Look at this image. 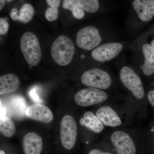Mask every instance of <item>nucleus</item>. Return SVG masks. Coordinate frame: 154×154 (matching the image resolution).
I'll use <instances>...</instances> for the list:
<instances>
[{
	"label": "nucleus",
	"mask_w": 154,
	"mask_h": 154,
	"mask_svg": "<svg viewBox=\"0 0 154 154\" xmlns=\"http://www.w3.org/2000/svg\"><path fill=\"white\" fill-rule=\"evenodd\" d=\"M75 51L73 42L64 35L58 36L51 48V53L53 59L57 63L62 66L70 63L74 55Z\"/></svg>",
	"instance_id": "nucleus-1"
},
{
	"label": "nucleus",
	"mask_w": 154,
	"mask_h": 154,
	"mask_svg": "<svg viewBox=\"0 0 154 154\" xmlns=\"http://www.w3.org/2000/svg\"><path fill=\"white\" fill-rule=\"evenodd\" d=\"M20 48L25 60L31 66L37 65L42 57V51L37 36L31 32H26L20 39Z\"/></svg>",
	"instance_id": "nucleus-2"
},
{
	"label": "nucleus",
	"mask_w": 154,
	"mask_h": 154,
	"mask_svg": "<svg viewBox=\"0 0 154 154\" xmlns=\"http://www.w3.org/2000/svg\"><path fill=\"white\" fill-rule=\"evenodd\" d=\"M110 140L116 154H146V150L139 149L131 137L125 131H114Z\"/></svg>",
	"instance_id": "nucleus-3"
},
{
	"label": "nucleus",
	"mask_w": 154,
	"mask_h": 154,
	"mask_svg": "<svg viewBox=\"0 0 154 154\" xmlns=\"http://www.w3.org/2000/svg\"><path fill=\"white\" fill-rule=\"evenodd\" d=\"M81 82L89 88L105 90L111 86L112 79L106 71L96 68L85 72L81 77Z\"/></svg>",
	"instance_id": "nucleus-4"
},
{
	"label": "nucleus",
	"mask_w": 154,
	"mask_h": 154,
	"mask_svg": "<svg viewBox=\"0 0 154 154\" xmlns=\"http://www.w3.org/2000/svg\"><path fill=\"white\" fill-rule=\"evenodd\" d=\"M120 80L125 87L131 92L137 99H142L145 96L142 82L140 77L133 69L129 66H125L120 70Z\"/></svg>",
	"instance_id": "nucleus-5"
},
{
	"label": "nucleus",
	"mask_w": 154,
	"mask_h": 154,
	"mask_svg": "<svg viewBox=\"0 0 154 154\" xmlns=\"http://www.w3.org/2000/svg\"><path fill=\"white\" fill-rule=\"evenodd\" d=\"M77 126L75 119L72 116H65L60 123V139L65 149L71 150L74 148L76 142Z\"/></svg>",
	"instance_id": "nucleus-6"
},
{
	"label": "nucleus",
	"mask_w": 154,
	"mask_h": 154,
	"mask_svg": "<svg viewBox=\"0 0 154 154\" xmlns=\"http://www.w3.org/2000/svg\"><path fill=\"white\" fill-rule=\"evenodd\" d=\"M108 98L107 93L103 90L93 88L82 89L75 94L74 99L76 104L86 107L100 104Z\"/></svg>",
	"instance_id": "nucleus-7"
},
{
	"label": "nucleus",
	"mask_w": 154,
	"mask_h": 154,
	"mask_svg": "<svg viewBox=\"0 0 154 154\" xmlns=\"http://www.w3.org/2000/svg\"><path fill=\"white\" fill-rule=\"evenodd\" d=\"M102 40L99 30L94 26H87L81 28L76 37L78 47L88 51L98 47Z\"/></svg>",
	"instance_id": "nucleus-8"
},
{
	"label": "nucleus",
	"mask_w": 154,
	"mask_h": 154,
	"mask_svg": "<svg viewBox=\"0 0 154 154\" xmlns=\"http://www.w3.org/2000/svg\"><path fill=\"white\" fill-rule=\"evenodd\" d=\"M123 48V45L120 42L104 43L93 50L91 52V56L97 61H108L116 57L121 52Z\"/></svg>",
	"instance_id": "nucleus-9"
},
{
	"label": "nucleus",
	"mask_w": 154,
	"mask_h": 154,
	"mask_svg": "<svg viewBox=\"0 0 154 154\" xmlns=\"http://www.w3.org/2000/svg\"><path fill=\"white\" fill-rule=\"evenodd\" d=\"M25 115L28 118L43 123H48L53 119V114L47 106L39 103L30 105L25 110Z\"/></svg>",
	"instance_id": "nucleus-10"
},
{
	"label": "nucleus",
	"mask_w": 154,
	"mask_h": 154,
	"mask_svg": "<svg viewBox=\"0 0 154 154\" xmlns=\"http://www.w3.org/2000/svg\"><path fill=\"white\" fill-rule=\"evenodd\" d=\"M22 147L24 154H41L43 150L42 138L36 133H28L23 137Z\"/></svg>",
	"instance_id": "nucleus-11"
},
{
	"label": "nucleus",
	"mask_w": 154,
	"mask_h": 154,
	"mask_svg": "<svg viewBox=\"0 0 154 154\" xmlns=\"http://www.w3.org/2000/svg\"><path fill=\"white\" fill-rule=\"evenodd\" d=\"M96 115L105 126L115 127L122 124L121 119L110 106L105 105L100 107Z\"/></svg>",
	"instance_id": "nucleus-12"
},
{
	"label": "nucleus",
	"mask_w": 154,
	"mask_h": 154,
	"mask_svg": "<svg viewBox=\"0 0 154 154\" xmlns=\"http://www.w3.org/2000/svg\"><path fill=\"white\" fill-rule=\"evenodd\" d=\"M132 6L141 21L149 22L154 16V0H134Z\"/></svg>",
	"instance_id": "nucleus-13"
},
{
	"label": "nucleus",
	"mask_w": 154,
	"mask_h": 154,
	"mask_svg": "<svg viewBox=\"0 0 154 154\" xmlns=\"http://www.w3.org/2000/svg\"><path fill=\"white\" fill-rule=\"evenodd\" d=\"M20 80L17 75L7 74L0 77V95L15 92L20 86Z\"/></svg>",
	"instance_id": "nucleus-14"
},
{
	"label": "nucleus",
	"mask_w": 154,
	"mask_h": 154,
	"mask_svg": "<svg viewBox=\"0 0 154 154\" xmlns=\"http://www.w3.org/2000/svg\"><path fill=\"white\" fill-rule=\"evenodd\" d=\"M80 124L96 133L102 132L104 125L99 118L91 111H87L80 119Z\"/></svg>",
	"instance_id": "nucleus-15"
},
{
	"label": "nucleus",
	"mask_w": 154,
	"mask_h": 154,
	"mask_svg": "<svg viewBox=\"0 0 154 154\" xmlns=\"http://www.w3.org/2000/svg\"><path fill=\"white\" fill-rule=\"evenodd\" d=\"M145 58L142 67L143 72L146 75L150 76L154 73V51L151 45L146 43L142 47Z\"/></svg>",
	"instance_id": "nucleus-16"
},
{
	"label": "nucleus",
	"mask_w": 154,
	"mask_h": 154,
	"mask_svg": "<svg viewBox=\"0 0 154 154\" xmlns=\"http://www.w3.org/2000/svg\"><path fill=\"white\" fill-rule=\"evenodd\" d=\"M0 131L8 137H12L16 133V126L14 122L8 116L0 118Z\"/></svg>",
	"instance_id": "nucleus-17"
},
{
	"label": "nucleus",
	"mask_w": 154,
	"mask_h": 154,
	"mask_svg": "<svg viewBox=\"0 0 154 154\" xmlns=\"http://www.w3.org/2000/svg\"><path fill=\"white\" fill-rule=\"evenodd\" d=\"M63 8L71 11L73 16L75 19H82L85 17V11L78 5L77 0H64Z\"/></svg>",
	"instance_id": "nucleus-18"
},
{
	"label": "nucleus",
	"mask_w": 154,
	"mask_h": 154,
	"mask_svg": "<svg viewBox=\"0 0 154 154\" xmlns=\"http://www.w3.org/2000/svg\"><path fill=\"white\" fill-rule=\"evenodd\" d=\"M19 12V21L24 23L30 22L35 14V10L33 6L29 4L23 5Z\"/></svg>",
	"instance_id": "nucleus-19"
},
{
	"label": "nucleus",
	"mask_w": 154,
	"mask_h": 154,
	"mask_svg": "<svg viewBox=\"0 0 154 154\" xmlns=\"http://www.w3.org/2000/svg\"><path fill=\"white\" fill-rule=\"evenodd\" d=\"M78 5L89 13H95L99 7V2L97 0H77Z\"/></svg>",
	"instance_id": "nucleus-20"
},
{
	"label": "nucleus",
	"mask_w": 154,
	"mask_h": 154,
	"mask_svg": "<svg viewBox=\"0 0 154 154\" xmlns=\"http://www.w3.org/2000/svg\"><path fill=\"white\" fill-rule=\"evenodd\" d=\"M58 10L57 8L50 7L48 8L45 13V17L48 21L53 22L58 17Z\"/></svg>",
	"instance_id": "nucleus-21"
},
{
	"label": "nucleus",
	"mask_w": 154,
	"mask_h": 154,
	"mask_svg": "<svg viewBox=\"0 0 154 154\" xmlns=\"http://www.w3.org/2000/svg\"><path fill=\"white\" fill-rule=\"evenodd\" d=\"M151 140L146 148V151L149 154H154V123L152 125L151 130Z\"/></svg>",
	"instance_id": "nucleus-22"
},
{
	"label": "nucleus",
	"mask_w": 154,
	"mask_h": 154,
	"mask_svg": "<svg viewBox=\"0 0 154 154\" xmlns=\"http://www.w3.org/2000/svg\"><path fill=\"white\" fill-rule=\"evenodd\" d=\"M86 154H116L115 152L106 149L94 148L91 149Z\"/></svg>",
	"instance_id": "nucleus-23"
},
{
	"label": "nucleus",
	"mask_w": 154,
	"mask_h": 154,
	"mask_svg": "<svg viewBox=\"0 0 154 154\" xmlns=\"http://www.w3.org/2000/svg\"><path fill=\"white\" fill-rule=\"evenodd\" d=\"M9 29V24L5 19H0V34L4 35L8 32Z\"/></svg>",
	"instance_id": "nucleus-24"
},
{
	"label": "nucleus",
	"mask_w": 154,
	"mask_h": 154,
	"mask_svg": "<svg viewBox=\"0 0 154 154\" xmlns=\"http://www.w3.org/2000/svg\"><path fill=\"white\" fill-rule=\"evenodd\" d=\"M147 96L149 103L154 108V90L149 91Z\"/></svg>",
	"instance_id": "nucleus-25"
},
{
	"label": "nucleus",
	"mask_w": 154,
	"mask_h": 154,
	"mask_svg": "<svg viewBox=\"0 0 154 154\" xmlns=\"http://www.w3.org/2000/svg\"><path fill=\"white\" fill-rule=\"evenodd\" d=\"M19 11L16 8H13L11 10V19L14 21H19Z\"/></svg>",
	"instance_id": "nucleus-26"
},
{
	"label": "nucleus",
	"mask_w": 154,
	"mask_h": 154,
	"mask_svg": "<svg viewBox=\"0 0 154 154\" xmlns=\"http://www.w3.org/2000/svg\"><path fill=\"white\" fill-rule=\"evenodd\" d=\"M48 5L50 7L57 8L60 5L61 1L60 0H47L46 1Z\"/></svg>",
	"instance_id": "nucleus-27"
},
{
	"label": "nucleus",
	"mask_w": 154,
	"mask_h": 154,
	"mask_svg": "<svg viewBox=\"0 0 154 154\" xmlns=\"http://www.w3.org/2000/svg\"><path fill=\"white\" fill-rule=\"evenodd\" d=\"M0 118L4 117V116H6V110L5 107L3 105L2 102L1 101V105H0Z\"/></svg>",
	"instance_id": "nucleus-28"
},
{
	"label": "nucleus",
	"mask_w": 154,
	"mask_h": 154,
	"mask_svg": "<svg viewBox=\"0 0 154 154\" xmlns=\"http://www.w3.org/2000/svg\"><path fill=\"white\" fill-rule=\"evenodd\" d=\"M30 96H31V97H32V99H33V100L36 101H38H38H40L39 98H38V95L36 94V89H32V91H30Z\"/></svg>",
	"instance_id": "nucleus-29"
},
{
	"label": "nucleus",
	"mask_w": 154,
	"mask_h": 154,
	"mask_svg": "<svg viewBox=\"0 0 154 154\" xmlns=\"http://www.w3.org/2000/svg\"><path fill=\"white\" fill-rule=\"evenodd\" d=\"M6 1L5 0H1L0 1V10H2L4 8L5 6V4Z\"/></svg>",
	"instance_id": "nucleus-30"
},
{
	"label": "nucleus",
	"mask_w": 154,
	"mask_h": 154,
	"mask_svg": "<svg viewBox=\"0 0 154 154\" xmlns=\"http://www.w3.org/2000/svg\"><path fill=\"white\" fill-rule=\"evenodd\" d=\"M0 154H8L6 153L5 151L3 150L2 149L0 150Z\"/></svg>",
	"instance_id": "nucleus-31"
},
{
	"label": "nucleus",
	"mask_w": 154,
	"mask_h": 154,
	"mask_svg": "<svg viewBox=\"0 0 154 154\" xmlns=\"http://www.w3.org/2000/svg\"><path fill=\"white\" fill-rule=\"evenodd\" d=\"M151 45L154 51V39H153L151 42Z\"/></svg>",
	"instance_id": "nucleus-32"
},
{
	"label": "nucleus",
	"mask_w": 154,
	"mask_h": 154,
	"mask_svg": "<svg viewBox=\"0 0 154 154\" xmlns=\"http://www.w3.org/2000/svg\"><path fill=\"white\" fill-rule=\"evenodd\" d=\"M13 1H7V2H12Z\"/></svg>",
	"instance_id": "nucleus-33"
}]
</instances>
